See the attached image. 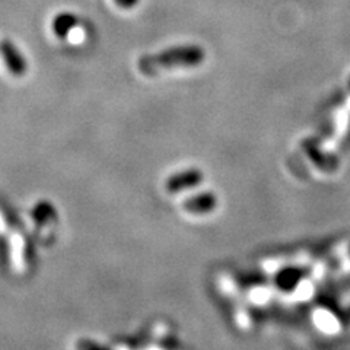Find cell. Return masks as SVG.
I'll return each instance as SVG.
<instances>
[{"label": "cell", "instance_id": "6da1fadb", "mask_svg": "<svg viewBox=\"0 0 350 350\" xmlns=\"http://www.w3.org/2000/svg\"><path fill=\"white\" fill-rule=\"evenodd\" d=\"M204 50L199 46L172 47L157 54L140 57L137 69L145 76H157L162 72L177 68H196L204 60Z\"/></svg>", "mask_w": 350, "mask_h": 350}, {"label": "cell", "instance_id": "7a4b0ae2", "mask_svg": "<svg viewBox=\"0 0 350 350\" xmlns=\"http://www.w3.org/2000/svg\"><path fill=\"white\" fill-rule=\"evenodd\" d=\"M0 53H2L3 60L8 66L9 72L12 73L16 78L24 76L28 70V63L27 59L22 56L21 51L16 49L15 44L10 40H3L0 42Z\"/></svg>", "mask_w": 350, "mask_h": 350}, {"label": "cell", "instance_id": "3957f363", "mask_svg": "<svg viewBox=\"0 0 350 350\" xmlns=\"http://www.w3.org/2000/svg\"><path fill=\"white\" fill-rule=\"evenodd\" d=\"M203 181V172L199 170H185L183 172L174 174L167 180V190L170 193H181L199 185Z\"/></svg>", "mask_w": 350, "mask_h": 350}, {"label": "cell", "instance_id": "277c9868", "mask_svg": "<svg viewBox=\"0 0 350 350\" xmlns=\"http://www.w3.org/2000/svg\"><path fill=\"white\" fill-rule=\"evenodd\" d=\"M217 204L216 196L213 193H202L190 197L183 203V209L193 215L211 213Z\"/></svg>", "mask_w": 350, "mask_h": 350}, {"label": "cell", "instance_id": "5b68a950", "mask_svg": "<svg viewBox=\"0 0 350 350\" xmlns=\"http://www.w3.org/2000/svg\"><path fill=\"white\" fill-rule=\"evenodd\" d=\"M76 25H78V18L70 12H62L54 16L51 22L54 36L62 40L68 38V36L76 28Z\"/></svg>", "mask_w": 350, "mask_h": 350}, {"label": "cell", "instance_id": "8992f818", "mask_svg": "<svg viewBox=\"0 0 350 350\" xmlns=\"http://www.w3.org/2000/svg\"><path fill=\"white\" fill-rule=\"evenodd\" d=\"M31 216L37 224H47L51 219L56 217V209H54V206L49 202H40L34 209H32Z\"/></svg>", "mask_w": 350, "mask_h": 350}, {"label": "cell", "instance_id": "52a82bcc", "mask_svg": "<svg viewBox=\"0 0 350 350\" xmlns=\"http://www.w3.org/2000/svg\"><path fill=\"white\" fill-rule=\"evenodd\" d=\"M139 2L140 0H114V3L122 9H131V8H135Z\"/></svg>", "mask_w": 350, "mask_h": 350}]
</instances>
